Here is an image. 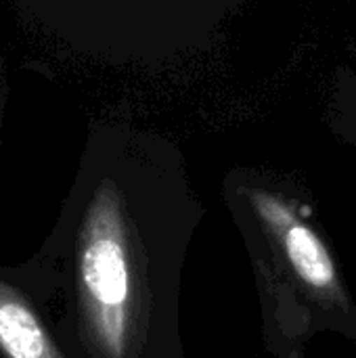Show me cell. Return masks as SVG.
I'll use <instances>...</instances> for the list:
<instances>
[{
	"mask_svg": "<svg viewBox=\"0 0 356 358\" xmlns=\"http://www.w3.org/2000/svg\"><path fill=\"white\" fill-rule=\"evenodd\" d=\"M0 350L6 358H63L19 289L0 281Z\"/></svg>",
	"mask_w": 356,
	"mask_h": 358,
	"instance_id": "obj_4",
	"label": "cell"
},
{
	"mask_svg": "<svg viewBox=\"0 0 356 358\" xmlns=\"http://www.w3.org/2000/svg\"><path fill=\"white\" fill-rule=\"evenodd\" d=\"M4 90H6V84L0 80V107H2V103H4Z\"/></svg>",
	"mask_w": 356,
	"mask_h": 358,
	"instance_id": "obj_5",
	"label": "cell"
},
{
	"mask_svg": "<svg viewBox=\"0 0 356 358\" xmlns=\"http://www.w3.org/2000/svg\"><path fill=\"white\" fill-rule=\"evenodd\" d=\"M78 289L92 348L103 358H122L128 342L132 275L122 212L109 182L101 185L84 218L78 243Z\"/></svg>",
	"mask_w": 356,
	"mask_h": 358,
	"instance_id": "obj_2",
	"label": "cell"
},
{
	"mask_svg": "<svg viewBox=\"0 0 356 358\" xmlns=\"http://www.w3.org/2000/svg\"><path fill=\"white\" fill-rule=\"evenodd\" d=\"M65 46L113 63H155L204 46L243 0H15Z\"/></svg>",
	"mask_w": 356,
	"mask_h": 358,
	"instance_id": "obj_1",
	"label": "cell"
},
{
	"mask_svg": "<svg viewBox=\"0 0 356 358\" xmlns=\"http://www.w3.org/2000/svg\"><path fill=\"white\" fill-rule=\"evenodd\" d=\"M252 201L260 218L273 229L296 275L313 289H334L338 281L336 264L321 237L273 193L254 191Z\"/></svg>",
	"mask_w": 356,
	"mask_h": 358,
	"instance_id": "obj_3",
	"label": "cell"
}]
</instances>
